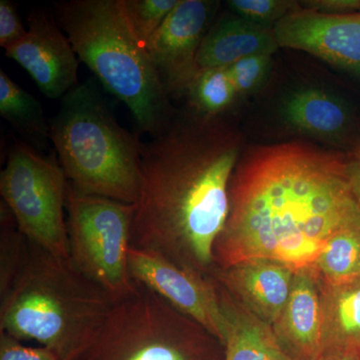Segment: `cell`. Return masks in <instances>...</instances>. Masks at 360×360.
I'll use <instances>...</instances> for the list:
<instances>
[{
	"mask_svg": "<svg viewBox=\"0 0 360 360\" xmlns=\"http://www.w3.org/2000/svg\"><path fill=\"white\" fill-rule=\"evenodd\" d=\"M68 177L56 156H42L15 141L0 174L1 200L30 243L70 259L65 217Z\"/></svg>",
	"mask_w": 360,
	"mask_h": 360,
	"instance_id": "cell-8",
	"label": "cell"
},
{
	"mask_svg": "<svg viewBox=\"0 0 360 360\" xmlns=\"http://www.w3.org/2000/svg\"><path fill=\"white\" fill-rule=\"evenodd\" d=\"M315 360H360V354L340 350H326Z\"/></svg>",
	"mask_w": 360,
	"mask_h": 360,
	"instance_id": "cell-30",
	"label": "cell"
},
{
	"mask_svg": "<svg viewBox=\"0 0 360 360\" xmlns=\"http://www.w3.org/2000/svg\"><path fill=\"white\" fill-rule=\"evenodd\" d=\"M28 240L18 229L13 212L0 205V297L7 292L20 272L27 251Z\"/></svg>",
	"mask_w": 360,
	"mask_h": 360,
	"instance_id": "cell-22",
	"label": "cell"
},
{
	"mask_svg": "<svg viewBox=\"0 0 360 360\" xmlns=\"http://www.w3.org/2000/svg\"><path fill=\"white\" fill-rule=\"evenodd\" d=\"M322 352L360 354V277L335 285L322 283Z\"/></svg>",
	"mask_w": 360,
	"mask_h": 360,
	"instance_id": "cell-18",
	"label": "cell"
},
{
	"mask_svg": "<svg viewBox=\"0 0 360 360\" xmlns=\"http://www.w3.org/2000/svg\"><path fill=\"white\" fill-rule=\"evenodd\" d=\"M220 300L226 321L224 360H297L284 349L271 326L227 295Z\"/></svg>",
	"mask_w": 360,
	"mask_h": 360,
	"instance_id": "cell-17",
	"label": "cell"
},
{
	"mask_svg": "<svg viewBox=\"0 0 360 360\" xmlns=\"http://www.w3.org/2000/svg\"><path fill=\"white\" fill-rule=\"evenodd\" d=\"M25 39L4 49L32 77L49 98H63L77 84L78 59L65 33L53 15L33 11L27 18Z\"/></svg>",
	"mask_w": 360,
	"mask_h": 360,
	"instance_id": "cell-12",
	"label": "cell"
},
{
	"mask_svg": "<svg viewBox=\"0 0 360 360\" xmlns=\"http://www.w3.org/2000/svg\"><path fill=\"white\" fill-rule=\"evenodd\" d=\"M272 65L271 53L253 54L227 68L238 96L257 91L269 77Z\"/></svg>",
	"mask_w": 360,
	"mask_h": 360,
	"instance_id": "cell-25",
	"label": "cell"
},
{
	"mask_svg": "<svg viewBox=\"0 0 360 360\" xmlns=\"http://www.w3.org/2000/svg\"><path fill=\"white\" fill-rule=\"evenodd\" d=\"M54 18L78 59L127 106L151 136L174 118L165 85L148 51L130 32L120 0H70L54 4Z\"/></svg>",
	"mask_w": 360,
	"mask_h": 360,
	"instance_id": "cell-4",
	"label": "cell"
},
{
	"mask_svg": "<svg viewBox=\"0 0 360 360\" xmlns=\"http://www.w3.org/2000/svg\"><path fill=\"white\" fill-rule=\"evenodd\" d=\"M274 30L239 16H224L208 30L198 54L200 68H229L253 54L271 53L278 49Z\"/></svg>",
	"mask_w": 360,
	"mask_h": 360,
	"instance_id": "cell-15",
	"label": "cell"
},
{
	"mask_svg": "<svg viewBox=\"0 0 360 360\" xmlns=\"http://www.w3.org/2000/svg\"><path fill=\"white\" fill-rule=\"evenodd\" d=\"M0 360H59L51 350L27 347L22 341L0 333Z\"/></svg>",
	"mask_w": 360,
	"mask_h": 360,
	"instance_id": "cell-26",
	"label": "cell"
},
{
	"mask_svg": "<svg viewBox=\"0 0 360 360\" xmlns=\"http://www.w3.org/2000/svg\"><path fill=\"white\" fill-rule=\"evenodd\" d=\"M307 11L326 14H354L360 13V0H307L300 1Z\"/></svg>",
	"mask_w": 360,
	"mask_h": 360,
	"instance_id": "cell-28",
	"label": "cell"
},
{
	"mask_svg": "<svg viewBox=\"0 0 360 360\" xmlns=\"http://www.w3.org/2000/svg\"><path fill=\"white\" fill-rule=\"evenodd\" d=\"M326 285L360 277V229H345L329 238L312 266Z\"/></svg>",
	"mask_w": 360,
	"mask_h": 360,
	"instance_id": "cell-20",
	"label": "cell"
},
{
	"mask_svg": "<svg viewBox=\"0 0 360 360\" xmlns=\"http://www.w3.org/2000/svg\"><path fill=\"white\" fill-rule=\"evenodd\" d=\"M350 158H357L360 160V135L359 139L355 141L354 148H352V153L349 155Z\"/></svg>",
	"mask_w": 360,
	"mask_h": 360,
	"instance_id": "cell-31",
	"label": "cell"
},
{
	"mask_svg": "<svg viewBox=\"0 0 360 360\" xmlns=\"http://www.w3.org/2000/svg\"><path fill=\"white\" fill-rule=\"evenodd\" d=\"M179 2V0H120V6L130 32L146 49Z\"/></svg>",
	"mask_w": 360,
	"mask_h": 360,
	"instance_id": "cell-23",
	"label": "cell"
},
{
	"mask_svg": "<svg viewBox=\"0 0 360 360\" xmlns=\"http://www.w3.org/2000/svg\"><path fill=\"white\" fill-rule=\"evenodd\" d=\"M219 2L179 0L146 51L168 96H186L201 68L198 54Z\"/></svg>",
	"mask_w": 360,
	"mask_h": 360,
	"instance_id": "cell-10",
	"label": "cell"
},
{
	"mask_svg": "<svg viewBox=\"0 0 360 360\" xmlns=\"http://www.w3.org/2000/svg\"><path fill=\"white\" fill-rule=\"evenodd\" d=\"M283 116L292 129L321 139L343 141L354 129V115L347 103L312 87L291 94L284 101Z\"/></svg>",
	"mask_w": 360,
	"mask_h": 360,
	"instance_id": "cell-16",
	"label": "cell"
},
{
	"mask_svg": "<svg viewBox=\"0 0 360 360\" xmlns=\"http://www.w3.org/2000/svg\"><path fill=\"white\" fill-rule=\"evenodd\" d=\"M49 127V139L71 186L136 205L143 143L117 122L91 80L61 98Z\"/></svg>",
	"mask_w": 360,
	"mask_h": 360,
	"instance_id": "cell-5",
	"label": "cell"
},
{
	"mask_svg": "<svg viewBox=\"0 0 360 360\" xmlns=\"http://www.w3.org/2000/svg\"><path fill=\"white\" fill-rule=\"evenodd\" d=\"M274 30L279 47L307 52L360 79V13L340 15L300 7Z\"/></svg>",
	"mask_w": 360,
	"mask_h": 360,
	"instance_id": "cell-11",
	"label": "cell"
},
{
	"mask_svg": "<svg viewBox=\"0 0 360 360\" xmlns=\"http://www.w3.org/2000/svg\"><path fill=\"white\" fill-rule=\"evenodd\" d=\"M25 30L15 4L9 0L0 1V46L6 49L25 39Z\"/></svg>",
	"mask_w": 360,
	"mask_h": 360,
	"instance_id": "cell-27",
	"label": "cell"
},
{
	"mask_svg": "<svg viewBox=\"0 0 360 360\" xmlns=\"http://www.w3.org/2000/svg\"><path fill=\"white\" fill-rule=\"evenodd\" d=\"M295 274L283 262L255 257L222 269L219 279L245 309L272 326L290 298Z\"/></svg>",
	"mask_w": 360,
	"mask_h": 360,
	"instance_id": "cell-13",
	"label": "cell"
},
{
	"mask_svg": "<svg viewBox=\"0 0 360 360\" xmlns=\"http://www.w3.org/2000/svg\"><path fill=\"white\" fill-rule=\"evenodd\" d=\"M194 115L215 118L238 99L227 68H201L186 92Z\"/></svg>",
	"mask_w": 360,
	"mask_h": 360,
	"instance_id": "cell-21",
	"label": "cell"
},
{
	"mask_svg": "<svg viewBox=\"0 0 360 360\" xmlns=\"http://www.w3.org/2000/svg\"><path fill=\"white\" fill-rule=\"evenodd\" d=\"M347 160L300 142L251 153L234 176L229 219L215 243L221 269L255 257L309 269L329 238L360 229Z\"/></svg>",
	"mask_w": 360,
	"mask_h": 360,
	"instance_id": "cell-1",
	"label": "cell"
},
{
	"mask_svg": "<svg viewBox=\"0 0 360 360\" xmlns=\"http://www.w3.org/2000/svg\"><path fill=\"white\" fill-rule=\"evenodd\" d=\"M0 115L21 134L37 142L49 139L41 103L0 70Z\"/></svg>",
	"mask_w": 360,
	"mask_h": 360,
	"instance_id": "cell-19",
	"label": "cell"
},
{
	"mask_svg": "<svg viewBox=\"0 0 360 360\" xmlns=\"http://www.w3.org/2000/svg\"><path fill=\"white\" fill-rule=\"evenodd\" d=\"M112 300L70 259L28 241L25 262L0 297V333L77 360L108 319Z\"/></svg>",
	"mask_w": 360,
	"mask_h": 360,
	"instance_id": "cell-3",
	"label": "cell"
},
{
	"mask_svg": "<svg viewBox=\"0 0 360 360\" xmlns=\"http://www.w3.org/2000/svg\"><path fill=\"white\" fill-rule=\"evenodd\" d=\"M345 169L352 193L360 205V160L347 156Z\"/></svg>",
	"mask_w": 360,
	"mask_h": 360,
	"instance_id": "cell-29",
	"label": "cell"
},
{
	"mask_svg": "<svg viewBox=\"0 0 360 360\" xmlns=\"http://www.w3.org/2000/svg\"><path fill=\"white\" fill-rule=\"evenodd\" d=\"M135 208V205L82 193L68 182L65 210L70 260L113 303L129 297L139 288L129 267Z\"/></svg>",
	"mask_w": 360,
	"mask_h": 360,
	"instance_id": "cell-7",
	"label": "cell"
},
{
	"mask_svg": "<svg viewBox=\"0 0 360 360\" xmlns=\"http://www.w3.org/2000/svg\"><path fill=\"white\" fill-rule=\"evenodd\" d=\"M272 328L295 359L315 360L322 354V283L312 267L295 271L290 298Z\"/></svg>",
	"mask_w": 360,
	"mask_h": 360,
	"instance_id": "cell-14",
	"label": "cell"
},
{
	"mask_svg": "<svg viewBox=\"0 0 360 360\" xmlns=\"http://www.w3.org/2000/svg\"><path fill=\"white\" fill-rule=\"evenodd\" d=\"M130 276L224 345L226 321L220 295L200 272L153 251L130 248Z\"/></svg>",
	"mask_w": 360,
	"mask_h": 360,
	"instance_id": "cell-9",
	"label": "cell"
},
{
	"mask_svg": "<svg viewBox=\"0 0 360 360\" xmlns=\"http://www.w3.org/2000/svg\"><path fill=\"white\" fill-rule=\"evenodd\" d=\"M227 6L239 18L272 28L284 16L300 8V2L284 0H231Z\"/></svg>",
	"mask_w": 360,
	"mask_h": 360,
	"instance_id": "cell-24",
	"label": "cell"
},
{
	"mask_svg": "<svg viewBox=\"0 0 360 360\" xmlns=\"http://www.w3.org/2000/svg\"><path fill=\"white\" fill-rule=\"evenodd\" d=\"M205 333L200 324L139 284L134 295L115 303L77 360H206Z\"/></svg>",
	"mask_w": 360,
	"mask_h": 360,
	"instance_id": "cell-6",
	"label": "cell"
},
{
	"mask_svg": "<svg viewBox=\"0 0 360 360\" xmlns=\"http://www.w3.org/2000/svg\"><path fill=\"white\" fill-rule=\"evenodd\" d=\"M238 144L215 118L175 122L141 153V193L131 246L200 272L214 262V246L229 210V181Z\"/></svg>",
	"mask_w": 360,
	"mask_h": 360,
	"instance_id": "cell-2",
	"label": "cell"
}]
</instances>
